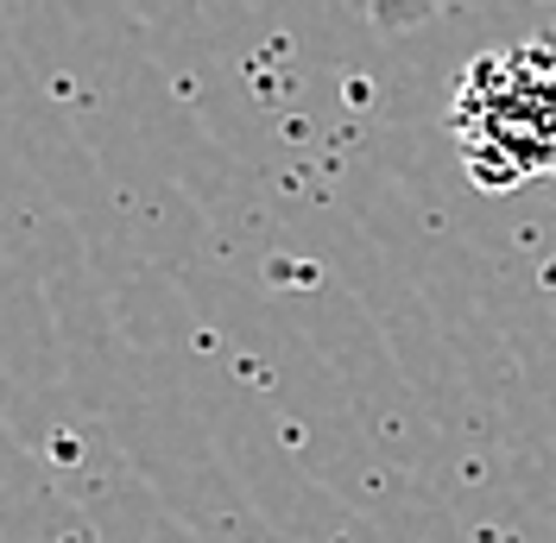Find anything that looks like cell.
Listing matches in <instances>:
<instances>
[{
	"label": "cell",
	"instance_id": "2",
	"mask_svg": "<svg viewBox=\"0 0 556 543\" xmlns=\"http://www.w3.org/2000/svg\"><path fill=\"white\" fill-rule=\"evenodd\" d=\"M455 7H468V0H367V20L380 33H412V26H430V20L455 13Z\"/></svg>",
	"mask_w": 556,
	"mask_h": 543
},
{
	"label": "cell",
	"instance_id": "1",
	"mask_svg": "<svg viewBox=\"0 0 556 543\" xmlns=\"http://www.w3.org/2000/svg\"><path fill=\"white\" fill-rule=\"evenodd\" d=\"M450 134L486 190L556 177V38L481 51L450 102Z\"/></svg>",
	"mask_w": 556,
	"mask_h": 543
}]
</instances>
